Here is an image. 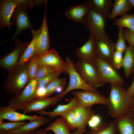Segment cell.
Masks as SVG:
<instances>
[{
	"mask_svg": "<svg viewBox=\"0 0 134 134\" xmlns=\"http://www.w3.org/2000/svg\"><path fill=\"white\" fill-rule=\"evenodd\" d=\"M110 84L106 106L108 114L115 119L132 111L133 98L123 86Z\"/></svg>",
	"mask_w": 134,
	"mask_h": 134,
	"instance_id": "obj_1",
	"label": "cell"
},
{
	"mask_svg": "<svg viewBox=\"0 0 134 134\" xmlns=\"http://www.w3.org/2000/svg\"><path fill=\"white\" fill-rule=\"evenodd\" d=\"M106 18L99 12L90 8L84 19L83 23L95 39L104 41L111 40L105 31Z\"/></svg>",
	"mask_w": 134,
	"mask_h": 134,
	"instance_id": "obj_2",
	"label": "cell"
},
{
	"mask_svg": "<svg viewBox=\"0 0 134 134\" xmlns=\"http://www.w3.org/2000/svg\"><path fill=\"white\" fill-rule=\"evenodd\" d=\"M35 5L34 1L27 0L25 3L17 5L15 8L10 19L11 25L15 24L16 30L13 36L4 41L1 44L9 41L13 40L22 31L29 28L33 29L28 14L29 8L32 9Z\"/></svg>",
	"mask_w": 134,
	"mask_h": 134,
	"instance_id": "obj_3",
	"label": "cell"
},
{
	"mask_svg": "<svg viewBox=\"0 0 134 134\" xmlns=\"http://www.w3.org/2000/svg\"><path fill=\"white\" fill-rule=\"evenodd\" d=\"M27 63L18 65L9 73L5 84L4 89L6 92L17 95L23 90L29 82L27 74Z\"/></svg>",
	"mask_w": 134,
	"mask_h": 134,
	"instance_id": "obj_4",
	"label": "cell"
},
{
	"mask_svg": "<svg viewBox=\"0 0 134 134\" xmlns=\"http://www.w3.org/2000/svg\"><path fill=\"white\" fill-rule=\"evenodd\" d=\"M74 66L83 81L92 88L97 89L104 85L94 63L79 60Z\"/></svg>",
	"mask_w": 134,
	"mask_h": 134,
	"instance_id": "obj_5",
	"label": "cell"
},
{
	"mask_svg": "<svg viewBox=\"0 0 134 134\" xmlns=\"http://www.w3.org/2000/svg\"><path fill=\"white\" fill-rule=\"evenodd\" d=\"M65 62L66 65L64 73L68 74L69 81L65 90L60 94L62 98L70 91L75 89H80L98 92L97 89L92 88L83 81L76 70L73 61L69 56L66 57Z\"/></svg>",
	"mask_w": 134,
	"mask_h": 134,
	"instance_id": "obj_6",
	"label": "cell"
},
{
	"mask_svg": "<svg viewBox=\"0 0 134 134\" xmlns=\"http://www.w3.org/2000/svg\"><path fill=\"white\" fill-rule=\"evenodd\" d=\"M13 41L15 43L14 49L0 59V67L6 69L8 73L18 66L22 55L31 42V41L22 42L19 39L16 38Z\"/></svg>",
	"mask_w": 134,
	"mask_h": 134,
	"instance_id": "obj_7",
	"label": "cell"
},
{
	"mask_svg": "<svg viewBox=\"0 0 134 134\" xmlns=\"http://www.w3.org/2000/svg\"><path fill=\"white\" fill-rule=\"evenodd\" d=\"M99 73L102 81L104 85L109 83L123 86L125 80L117 69L112 65L97 58L94 63Z\"/></svg>",
	"mask_w": 134,
	"mask_h": 134,
	"instance_id": "obj_8",
	"label": "cell"
},
{
	"mask_svg": "<svg viewBox=\"0 0 134 134\" xmlns=\"http://www.w3.org/2000/svg\"><path fill=\"white\" fill-rule=\"evenodd\" d=\"M37 82L35 78L30 81L20 94L10 98L8 102V106L17 110L36 98Z\"/></svg>",
	"mask_w": 134,
	"mask_h": 134,
	"instance_id": "obj_9",
	"label": "cell"
},
{
	"mask_svg": "<svg viewBox=\"0 0 134 134\" xmlns=\"http://www.w3.org/2000/svg\"><path fill=\"white\" fill-rule=\"evenodd\" d=\"M72 93L79 105L84 107H91L96 104L106 105L107 103L108 98L99 92L82 90L73 91Z\"/></svg>",
	"mask_w": 134,
	"mask_h": 134,
	"instance_id": "obj_10",
	"label": "cell"
},
{
	"mask_svg": "<svg viewBox=\"0 0 134 134\" xmlns=\"http://www.w3.org/2000/svg\"><path fill=\"white\" fill-rule=\"evenodd\" d=\"M62 98L60 94L51 97L37 98L25 104L19 109L22 110L23 113L43 110L48 107L55 105Z\"/></svg>",
	"mask_w": 134,
	"mask_h": 134,
	"instance_id": "obj_11",
	"label": "cell"
},
{
	"mask_svg": "<svg viewBox=\"0 0 134 134\" xmlns=\"http://www.w3.org/2000/svg\"><path fill=\"white\" fill-rule=\"evenodd\" d=\"M33 59L38 65L55 68L63 70L64 72L66 65V62L64 61L54 48Z\"/></svg>",
	"mask_w": 134,
	"mask_h": 134,
	"instance_id": "obj_12",
	"label": "cell"
},
{
	"mask_svg": "<svg viewBox=\"0 0 134 134\" xmlns=\"http://www.w3.org/2000/svg\"><path fill=\"white\" fill-rule=\"evenodd\" d=\"M27 0H1L0 2V28L7 27L11 29L10 19L14 8L18 5Z\"/></svg>",
	"mask_w": 134,
	"mask_h": 134,
	"instance_id": "obj_13",
	"label": "cell"
},
{
	"mask_svg": "<svg viewBox=\"0 0 134 134\" xmlns=\"http://www.w3.org/2000/svg\"><path fill=\"white\" fill-rule=\"evenodd\" d=\"M95 49L97 58L112 64L113 56L115 50V43L111 40L95 39Z\"/></svg>",
	"mask_w": 134,
	"mask_h": 134,
	"instance_id": "obj_14",
	"label": "cell"
},
{
	"mask_svg": "<svg viewBox=\"0 0 134 134\" xmlns=\"http://www.w3.org/2000/svg\"><path fill=\"white\" fill-rule=\"evenodd\" d=\"M44 118L41 115L30 116L20 113L9 106L0 107V122H3L4 119L8 120L11 122L24 121L25 120L32 121Z\"/></svg>",
	"mask_w": 134,
	"mask_h": 134,
	"instance_id": "obj_15",
	"label": "cell"
},
{
	"mask_svg": "<svg viewBox=\"0 0 134 134\" xmlns=\"http://www.w3.org/2000/svg\"><path fill=\"white\" fill-rule=\"evenodd\" d=\"M95 39L91 34L87 41L82 46L77 48L75 54L79 60L94 63L96 59L95 49Z\"/></svg>",
	"mask_w": 134,
	"mask_h": 134,
	"instance_id": "obj_16",
	"label": "cell"
},
{
	"mask_svg": "<svg viewBox=\"0 0 134 134\" xmlns=\"http://www.w3.org/2000/svg\"><path fill=\"white\" fill-rule=\"evenodd\" d=\"M45 5V11L42 24V30L37 41L36 52L34 58L44 54L50 50L48 27L46 18L47 4Z\"/></svg>",
	"mask_w": 134,
	"mask_h": 134,
	"instance_id": "obj_17",
	"label": "cell"
},
{
	"mask_svg": "<svg viewBox=\"0 0 134 134\" xmlns=\"http://www.w3.org/2000/svg\"><path fill=\"white\" fill-rule=\"evenodd\" d=\"M119 134H134V117L131 111L115 118Z\"/></svg>",
	"mask_w": 134,
	"mask_h": 134,
	"instance_id": "obj_18",
	"label": "cell"
},
{
	"mask_svg": "<svg viewBox=\"0 0 134 134\" xmlns=\"http://www.w3.org/2000/svg\"><path fill=\"white\" fill-rule=\"evenodd\" d=\"M77 118V130L83 133L86 130L87 125L91 117L95 114V111L91 107L79 105L75 109Z\"/></svg>",
	"mask_w": 134,
	"mask_h": 134,
	"instance_id": "obj_19",
	"label": "cell"
},
{
	"mask_svg": "<svg viewBox=\"0 0 134 134\" xmlns=\"http://www.w3.org/2000/svg\"><path fill=\"white\" fill-rule=\"evenodd\" d=\"M42 28L41 25L39 28L36 31L31 30L33 39L27 48L22 55L18 63V65L27 63L34 59L36 52V42L40 34Z\"/></svg>",
	"mask_w": 134,
	"mask_h": 134,
	"instance_id": "obj_20",
	"label": "cell"
},
{
	"mask_svg": "<svg viewBox=\"0 0 134 134\" xmlns=\"http://www.w3.org/2000/svg\"><path fill=\"white\" fill-rule=\"evenodd\" d=\"M79 105L77 99L74 97L70 99L69 102L68 103L65 104H59L52 111H46L43 110L38 112V113L40 115H48L49 118L52 120L56 116H61L64 113L76 108Z\"/></svg>",
	"mask_w": 134,
	"mask_h": 134,
	"instance_id": "obj_21",
	"label": "cell"
},
{
	"mask_svg": "<svg viewBox=\"0 0 134 134\" xmlns=\"http://www.w3.org/2000/svg\"><path fill=\"white\" fill-rule=\"evenodd\" d=\"M90 7L88 3L69 7L65 13L66 17L74 21L83 23L85 17Z\"/></svg>",
	"mask_w": 134,
	"mask_h": 134,
	"instance_id": "obj_22",
	"label": "cell"
},
{
	"mask_svg": "<svg viewBox=\"0 0 134 134\" xmlns=\"http://www.w3.org/2000/svg\"><path fill=\"white\" fill-rule=\"evenodd\" d=\"M90 8L96 10L106 18H108L113 4L111 0H87Z\"/></svg>",
	"mask_w": 134,
	"mask_h": 134,
	"instance_id": "obj_23",
	"label": "cell"
},
{
	"mask_svg": "<svg viewBox=\"0 0 134 134\" xmlns=\"http://www.w3.org/2000/svg\"><path fill=\"white\" fill-rule=\"evenodd\" d=\"M133 7L129 0H115L108 18L112 20L117 16L123 15Z\"/></svg>",
	"mask_w": 134,
	"mask_h": 134,
	"instance_id": "obj_24",
	"label": "cell"
},
{
	"mask_svg": "<svg viewBox=\"0 0 134 134\" xmlns=\"http://www.w3.org/2000/svg\"><path fill=\"white\" fill-rule=\"evenodd\" d=\"M122 67L125 75L128 77L134 70V46L127 47L123 57Z\"/></svg>",
	"mask_w": 134,
	"mask_h": 134,
	"instance_id": "obj_25",
	"label": "cell"
},
{
	"mask_svg": "<svg viewBox=\"0 0 134 134\" xmlns=\"http://www.w3.org/2000/svg\"><path fill=\"white\" fill-rule=\"evenodd\" d=\"M49 121V118L44 117L41 119L30 121L16 130L5 133V134H29L33 132L40 126L45 124Z\"/></svg>",
	"mask_w": 134,
	"mask_h": 134,
	"instance_id": "obj_26",
	"label": "cell"
},
{
	"mask_svg": "<svg viewBox=\"0 0 134 134\" xmlns=\"http://www.w3.org/2000/svg\"><path fill=\"white\" fill-rule=\"evenodd\" d=\"M89 132L91 134H117L118 133L114 120L108 123L102 122L95 128L91 129Z\"/></svg>",
	"mask_w": 134,
	"mask_h": 134,
	"instance_id": "obj_27",
	"label": "cell"
},
{
	"mask_svg": "<svg viewBox=\"0 0 134 134\" xmlns=\"http://www.w3.org/2000/svg\"><path fill=\"white\" fill-rule=\"evenodd\" d=\"M44 129L47 131H51L55 134H71L70 130L61 117L55 119Z\"/></svg>",
	"mask_w": 134,
	"mask_h": 134,
	"instance_id": "obj_28",
	"label": "cell"
},
{
	"mask_svg": "<svg viewBox=\"0 0 134 134\" xmlns=\"http://www.w3.org/2000/svg\"><path fill=\"white\" fill-rule=\"evenodd\" d=\"M66 80V77L58 78L49 84L45 87L46 93L45 97H48L51 95L56 91V89L58 87L64 88L67 83Z\"/></svg>",
	"mask_w": 134,
	"mask_h": 134,
	"instance_id": "obj_29",
	"label": "cell"
},
{
	"mask_svg": "<svg viewBox=\"0 0 134 134\" xmlns=\"http://www.w3.org/2000/svg\"><path fill=\"white\" fill-rule=\"evenodd\" d=\"M26 123L24 121L0 123V132L7 133L14 131L21 127Z\"/></svg>",
	"mask_w": 134,
	"mask_h": 134,
	"instance_id": "obj_30",
	"label": "cell"
},
{
	"mask_svg": "<svg viewBox=\"0 0 134 134\" xmlns=\"http://www.w3.org/2000/svg\"><path fill=\"white\" fill-rule=\"evenodd\" d=\"M75 108L65 113L61 116L70 130L77 128V123L75 112Z\"/></svg>",
	"mask_w": 134,
	"mask_h": 134,
	"instance_id": "obj_31",
	"label": "cell"
},
{
	"mask_svg": "<svg viewBox=\"0 0 134 134\" xmlns=\"http://www.w3.org/2000/svg\"><path fill=\"white\" fill-rule=\"evenodd\" d=\"M62 73H64L63 70H58L37 80V89L40 88L46 87L51 82L58 78Z\"/></svg>",
	"mask_w": 134,
	"mask_h": 134,
	"instance_id": "obj_32",
	"label": "cell"
},
{
	"mask_svg": "<svg viewBox=\"0 0 134 134\" xmlns=\"http://www.w3.org/2000/svg\"><path fill=\"white\" fill-rule=\"evenodd\" d=\"M134 23V14H125L114 20L113 24L118 27L127 28Z\"/></svg>",
	"mask_w": 134,
	"mask_h": 134,
	"instance_id": "obj_33",
	"label": "cell"
},
{
	"mask_svg": "<svg viewBox=\"0 0 134 134\" xmlns=\"http://www.w3.org/2000/svg\"><path fill=\"white\" fill-rule=\"evenodd\" d=\"M59 70H60L53 67L38 65L35 78L38 80Z\"/></svg>",
	"mask_w": 134,
	"mask_h": 134,
	"instance_id": "obj_34",
	"label": "cell"
},
{
	"mask_svg": "<svg viewBox=\"0 0 134 134\" xmlns=\"http://www.w3.org/2000/svg\"><path fill=\"white\" fill-rule=\"evenodd\" d=\"M119 32L118 34V39L115 43V50L119 51L123 53H125L127 47L126 43V41L124 38L123 30V27H119Z\"/></svg>",
	"mask_w": 134,
	"mask_h": 134,
	"instance_id": "obj_35",
	"label": "cell"
},
{
	"mask_svg": "<svg viewBox=\"0 0 134 134\" xmlns=\"http://www.w3.org/2000/svg\"><path fill=\"white\" fill-rule=\"evenodd\" d=\"M37 67L33 59L28 62L27 74L29 81L35 78Z\"/></svg>",
	"mask_w": 134,
	"mask_h": 134,
	"instance_id": "obj_36",
	"label": "cell"
},
{
	"mask_svg": "<svg viewBox=\"0 0 134 134\" xmlns=\"http://www.w3.org/2000/svg\"><path fill=\"white\" fill-rule=\"evenodd\" d=\"M123 53L115 50L112 59V65L115 68L119 69L122 67L123 58Z\"/></svg>",
	"mask_w": 134,
	"mask_h": 134,
	"instance_id": "obj_37",
	"label": "cell"
},
{
	"mask_svg": "<svg viewBox=\"0 0 134 134\" xmlns=\"http://www.w3.org/2000/svg\"><path fill=\"white\" fill-rule=\"evenodd\" d=\"M123 35L125 41L129 45L134 46V34L128 28H124L123 30Z\"/></svg>",
	"mask_w": 134,
	"mask_h": 134,
	"instance_id": "obj_38",
	"label": "cell"
},
{
	"mask_svg": "<svg viewBox=\"0 0 134 134\" xmlns=\"http://www.w3.org/2000/svg\"><path fill=\"white\" fill-rule=\"evenodd\" d=\"M46 93L45 87H42L37 89L36 93V98L45 97Z\"/></svg>",
	"mask_w": 134,
	"mask_h": 134,
	"instance_id": "obj_39",
	"label": "cell"
},
{
	"mask_svg": "<svg viewBox=\"0 0 134 134\" xmlns=\"http://www.w3.org/2000/svg\"><path fill=\"white\" fill-rule=\"evenodd\" d=\"M92 120L98 126L102 122V120L101 117L99 115H94L90 119Z\"/></svg>",
	"mask_w": 134,
	"mask_h": 134,
	"instance_id": "obj_40",
	"label": "cell"
},
{
	"mask_svg": "<svg viewBox=\"0 0 134 134\" xmlns=\"http://www.w3.org/2000/svg\"><path fill=\"white\" fill-rule=\"evenodd\" d=\"M127 90L129 95L133 98L134 96V77L131 84Z\"/></svg>",
	"mask_w": 134,
	"mask_h": 134,
	"instance_id": "obj_41",
	"label": "cell"
},
{
	"mask_svg": "<svg viewBox=\"0 0 134 134\" xmlns=\"http://www.w3.org/2000/svg\"><path fill=\"white\" fill-rule=\"evenodd\" d=\"M47 131L42 128H40L36 130L33 133L29 134H48Z\"/></svg>",
	"mask_w": 134,
	"mask_h": 134,
	"instance_id": "obj_42",
	"label": "cell"
},
{
	"mask_svg": "<svg viewBox=\"0 0 134 134\" xmlns=\"http://www.w3.org/2000/svg\"><path fill=\"white\" fill-rule=\"evenodd\" d=\"M128 28L130 31L134 33V23L130 26Z\"/></svg>",
	"mask_w": 134,
	"mask_h": 134,
	"instance_id": "obj_43",
	"label": "cell"
},
{
	"mask_svg": "<svg viewBox=\"0 0 134 134\" xmlns=\"http://www.w3.org/2000/svg\"><path fill=\"white\" fill-rule=\"evenodd\" d=\"M64 88L61 87H58L56 89V91L58 93L61 92L63 90Z\"/></svg>",
	"mask_w": 134,
	"mask_h": 134,
	"instance_id": "obj_44",
	"label": "cell"
},
{
	"mask_svg": "<svg viewBox=\"0 0 134 134\" xmlns=\"http://www.w3.org/2000/svg\"><path fill=\"white\" fill-rule=\"evenodd\" d=\"M71 134H83V133H81L77 130L74 132H71Z\"/></svg>",
	"mask_w": 134,
	"mask_h": 134,
	"instance_id": "obj_45",
	"label": "cell"
},
{
	"mask_svg": "<svg viewBox=\"0 0 134 134\" xmlns=\"http://www.w3.org/2000/svg\"><path fill=\"white\" fill-rule=\"evenodd\" d=\"M131 110L132 111H134V96L133 98Z\"/></svg>",
	"mask_w": 134,
	"mask_h": 134,
	"instance_id": "obj_46",
	"label": "cell"
},
{
	"mask_svg": "<svg viewBox=\"0 0 134 134\" xmlns=\"http://www.w3.org/2000/svg\"><path fill=\"white\" fill-rule=\"evenodd\" d=\"M133 7H134V0H129Z\"/></svg>",
	"mask_w": 134,
	"mask_h": 134,
	"instance_id": "obj_47",
	"label": "cell"
},
{
	"mask_svg": "<svg viewBox=\"0 0 134 134\" xmlns=\"http://www.w3.org/2000/svg\"><path fill=\"white\" fill-rule=\"evenodd\" d=\"M85 134H91L89 132L88 133H86Z\"/></svg>",
	"mask_w": 134,
	"mask_h": 134,
	"instance_id": "obj_48",
	"label": "cell"
},
{
	"mask_svg": "<svg viewBox=\"0 0 134 134\" xmlns=\"http://www.w3.org/2000/svg\"><path fill=\"white\" fill-rule=\"evenodd\" d=\"M0 134H5L4 133L0 132Z\"/></svg>",
	"mask_w": 134,
	"mask_h": 134,
	"instance_id": "obj_49",
	"label": "cell"
},
{
	"mask_svg": "<svg viewBox=\"0 0 134 134\" xmlns=\"http://www.w3.org/2000/svg\"><path fill=\"white\" fill-rule=\"evenodd\" d=\"M133 114L134 117V111H133Z\"/></svg>",
	"mask_w": 134,
	"mask_h": 134,
	"instance_id": "obj_50",
	"label": "cell"
},
{
	"mask_svg": "<svg viewBox=\"0 0 134 134\" xmlns=\"http://www.w3.org/2000/svg\"><path fill=\"white\" fill-rule=\"evenodd\" d=\"M133 34H134V33H133Z\"/></svg>",
	"mask_w": 134,
	"mask_h": 134,
	"instance_id": "obj_51",
	"label": "cell"
}]
</instances>
